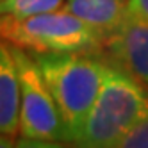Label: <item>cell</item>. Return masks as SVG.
Segmentation results:
<instances>
[{"label":"cell","mask_w":148,"mask_h":148,"mask_svg":"<svg viewBox=\"0 0 148 148\" xmlns=\"http://www.w3.org/2000/svg\"><path fill=\"white\" fill-rule=\"evenodd\" d=\"M13 54L20 71L22 82V114H20V132L32 139L64 141L68 143L66 127L62 121L54 95L39 71V66L27 50L13 47Z\"/></svg>","instance_id":"cell-4"},{"label":"cell","mask_w":148,"mask_h":148,"mask_svg":"<svg viewBox=\"0 0 148 148\" xmlns=\"http://www.w3.org/2000/svg\"><path fill=\"white\" fill-rule=\"evenodd\" d=\"M34 59L59 107L68 143L73 145L100 93L109 62L95 54H34Z\"/></svg>","instance_id":"cell-2"},{"label":"cell","mask_w":148,"mask_h":148,"mask_svg":"<svg viewBox=\"0 0 148 148\" xmlns=\"http://www.w3.org/2000/svg\"><path fill=\"white\" fill-rule=\"evenodd\" d=\"M146 114L148 91L143 82L111 61L73 148H116L123 136Z\"/></svg>","instance_id":"cell-1"},{"label":"cell","mask_w":148,"mask_h":148,"mask_svg":"<svg viewBox=\"0 0 148 148\" xmlns=\"http://www.w3.org/2000/svg\"><path fill=\"white\" fill-rule=\"evenodd\" d=\"M0 148H16L14 137H13V136H7V134H2V139H0Z\"/></svg>","instance_id":"cell-12"},{"label":"cell","mask_w":148,"mask_h":148,"mask_svg":"<svg viewBox=\"0 0 148 148\" xmlns=\"http://www.w3.org/2000/svg\"><path fill=\"white\" fill-rule=\"evenodd\" d=\"M109 56L132 77L148 86V23L127 14L121 25L107 36Z\"/></svg>","instance_id":"cell-5"},{"label":"cell","mask_w":148,"mask_h":148,"mask_svg":"<svg viewBox=\"0 0 148 148\" xmlns=\"http://www.w3.org/2000/svg\"><path fill=\"white\" fill-rule=\"evenodd\" d=\"M129 0H66L64 9L102 32L107 39L127 16Z\"/></svg>","instance_id":"cell-7"},{"label":"cell","mask_w":148,"mask_h":148,"mask_svg":"<svg viewBox=\"0 0 148 148\" xmlns=\"http://www.w3.org/2000/svg\"><path fill=\"white\" fill-rule=\"evenodd\" d=\"M22 114V82L20 71L7 41L0 47V130L2 134L14 136L20 130Z\"/></svg>","instance_id":"cell-6"},{"label":"cell","mask_w":148,"mask_h":148,"mask_svg":"<svg viewBox=\"0 0 148 148\" xmlns=\"http://www.w3.org/2000/svg\"><path fill=\"white\" fill-rule=\"evenodd\" d=\"M66 0H2V14L16 16V18H29L36 14L54 13L59 11Z\"/></svg>","instance_id":"cell-8"},{"label":"cell","mask_w":148,"mask_h":148,"mask_svg":"<svg viewBox=\"0 0 148 148\" xmlns=\"http://www.w3.org/2000/svg\"><path fill=\"white\" fill-rule=\"evenodd\" d=\"M2 39L32 54H97L105 36L66 9L16 18L2 14Z\"/></svg>","instance_id":"cell-3"},{"label":"cell","mask_w":148,"mask_h":148,"mask_svg":"<svg viewBox=\"0 0 148 148\" xmlns=\"http://www.w3.org/2000/svg\"><path fill=\"white\" fill-rule=\"evenodd\" d=\"M16 148H66L59 141H48V139H32V137L22 136L16 143Z\"/></svg>","instance_id":"cell-10"},{"label":"cell","mask_w":148,"mask_h":148,"mask_svg":"<svg viewBox=\"0 0 148 148\" xmlns=\"http://www.w3.org/2000/svg\"><path fill=\"white\" fill-rule=\"evenodd\" d=\"M116 148H148V114L123 136Z\"/></svg>","instance_id":"cell-9"},{"label":"cell","mask_w":148,"mask_h":148,"mask_svg":"<svg viewBox=\"0 0 148 148\" xmlns=\"http://www.w3.org/2000/svg\"><path fill=\"white\" fill-rule=\"evenodd\" d=\"M127 14L148 23V0H129Z\"/></svg>","instance_id":"cell-11"}]
</instances>
